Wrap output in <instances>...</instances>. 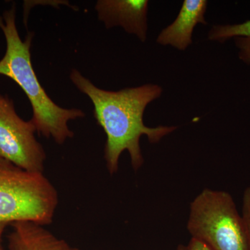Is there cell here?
<instances>
[{"mask_svg":"<svg viewBox=\"0 0 250 250\" xmlns=\"http://www.w3.org/2000/svg\"><path fill=\"white\" fill-rule=\"evenodd\" d=\"M207 0H185L173 22L161 31L156 42L170 45L179 50H186L191 45L192 36L197 24L207 25L205 19Z\"/></svg>","mask_w":250,"mask_h":250,"instance_id":"52a82bcc","label":"cell"},{"mask_svg":"<svg viewBox=\"0 0 250 250\" xmlns=\"http://www.w3.org/2000/svg\"><path fill=\"white\" fill-rule=\"evenodd\" d=\"M187 248L188 250H210L205 244L195 238L190 239Z\"/></svg>","mask_w":250,"mask_h":250,"instance_id":"8fae6325","label":"cell"},{"mask_svg":"<svg viewBox=\"0 0 250 250\" xmlns=\"http://www.w3.org/2000/svg\"><path fill=\"white\" fill-rule=\"evenodd\" d=\"M57 205V190L43 173L28 172L0 158V223L49 225Z\"/></svg>","mask_w":250,"mask_h":250,"instance_id":"3957f363","label":"cell"},{"mask_svg":"<svg viewBox=\"0 0 250 250\" xmlns=\"http://www.w3.org/2000/svg\"><path fill=\"white\" fill-rule=\"evenodd\" d=\"M187 229L210 250H248L243 218L228 192L204 189L190 203Z\"/></svg>","mask_w":250,"mask_h":250,"instance_id":"277c9868","label":"cell"},{"mask_svg":"<svg viewBox=\"0 0 250 250\" xmlns=\"http://www.w3.org/2000/svg\"><path fill=\"white\" fill-rule=\"evenodd\" d=\"M70 80L93 103L94 117L106 134L104 159L111 174L118 172L120 156L125 150L129 152L134 170L142 166L140 139L143 135L149 143H158L177 129L175 126L148 127L143 122L147 105L162 95L160 85L145 84L108 91L98 88L75 69L72 70Z\"/></svg>","mask_w":250,"mask_h":250,"instance_id":"6da1fadb","label":"cell"},{"mask_svg":"<svg viewBox=\"0 0 250 250\" xmlns=\"http://www.w3.org/2000/svg\"><path fill=\"white\" fill-rule=\"evenodd\" d=\"M176 250H188L187 246H184L183 245H179Z\"/></svg>","mask_w":250,"mask_h":250,"instance_id":"4fadbf2b","label":"cell"},{"mask_svg":"<svg viewBox=\"0 0 250 250\" xmlns=\"http://www.w3.org/2000/svg\"><path fill=\"white\" fill-rule=\"evenodd\" d=\"M241 215L246 229L248 250H250V187L247 188L243 193Z\"/></svg>","mask_w":250,"mask_h":250,"instance_id":"30bf717a","label":"cell"},{"mask_svg":"<svg viewBox=\"0 0 250 250\" xmlns=\"http://www.w3.org/2000/svg\"><path fill=\"white\" fill-rule=\"evenodd\" d=\"M208 39L221 43L234 39L240 60L250 65V20L241 24L213 26L208 32Z\"/></svg>","mask_w":250,"mask_h":250,"instance_id":"9c48e42d","label":"cell"},{"mask_svg":"<svg viewBox=\"0 0 250 250\" xmlns=\"http://www.w3.org/2000/svg\"><path fill=\"white\" fill-rule=\"evenodd\" d=\"M8 225L9 224L6 223H0V250H5L2 246V236L5 229Z\"/></svg>","mask_w":250,"mask_h":250,"instance_id":"7c38bea8","label":"cell"},{"mask_svg":"<svg viewBox=\"0 0 250 250\" xmlns=\"http://www.w3.org/2000/svg\"><path fill=\"white\" fill-rule=\"evenodd\" d=\"M147 0H100L95 10L107 29L121 27L146 42L147 32Z\"/></svg>","mask_w":250,"mask_h":250,"instance_id":"8992f818","label":"cell"},{"mask_svg":"<svg viewBox=\"0 0 250 250\" xmlns=\"http://www.w3.org/2000/svg\"><path fill=\"white\" fill-rule=\"evenodd\" d=\"M16 11L14 5L0 16V29L6 42V52L0 60V75L14 81L27 95L33 111L30 121L38 132L62 145L74 136L68 122L84 117L85 113L78 108L60 107L46 93L31 64L34 34L29 32L25 39L21 40L16 27Z\"/></svg>","mask_w":250,"mask_h":250,"instance_id":"7a4b0ae2","label":"cell"},{"mask_svg":"<svg viewBox=\"0 0 250 250\" xmlns=\"http://www.w3.org/2000/svg\"><path fill=\"white\" fill-rule=\"evenodd\" d=\"M36 131L34 123L22 120L12 100L0 93V158L28 172L43 173L46 154Z\"/></svg>","mask_w":250,"mask_h":250,"instance_id":"5b68a950","label":"cell"},{"mask_svg":"<svg viewBox=\"0 0 250 250\" xmlns=\"http://www.w3.org/2000/svg\"><path fill=\"white\" fill-rule=\"evenodd\" d=\"M9 250H80L54 236L43 225L30 221L11 223Z\"/></svg>","mask_w":250,"mask_h":250,"instance_id":"ba28073f","label":"cell"}]
</instances>
